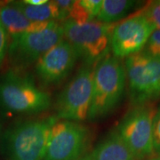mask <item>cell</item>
Returning a JSON list of instances; mask_svg holds the SVG:
<instances>
[{
    "mask_svg": "<svg viewBox=\"0 0 160 160\" xmlns=\"http://www.w3.org/2000/svg\"><path fill=\"white\" fill-rule=\"evenodd\" d=\"M56 116L19 121L1 136V153L6 160H44Z\"/></svg>",
    "mask_w": 160,
    "mask_h": 160,
    "instance_id": "1",
    "label": "cell"
},
{
    "mask_svg": "<svg viewBox=\"0 0 160 160\" xmlns=\"http://www.w3.org/2000/svg\"><path fill=\"white\" fill-rule=\"evenodd\" d=\"M78 59L73 46L63 39L36 62V75L45 86L57 85L69 75Z\"/></svg>",
    "mask_w": 160,
    "mask_h": 160,
    "instance_id": "11",
    "label": "cell"
},
{
    "mask_svg": "<svg viewBox=\"0 0 160 160\" xmlns=\"http://www.w3.org/2000/svg\"><path fill=\"white\" fill-rule=\"evenodd\" d=\"M9 57L18 68H24L36 63L46 52L63 40L62 25L52 22L46 29L18 35L11 38Z\"/></svg>",
    "mask_w": 160,
    "mask_h": 160,
    "instance_id": "9",
    "label": "cell"
},
{
    "mask_svg": "<svg viewBox=\"0 0 160 160\" xmlns=\"http://www.w3.org/2000/svg\"><path fill=\"white\" fill-rule=\"evenodd\" d=\"M90 141L88 127L78 122L58 120L50 132L44 160H78Z\"/></svg>",
    "mask_w": 160,
    "mask_h": 160,
    "instance_id": "8",
    "label": "cell"
},
{
    "mask_svg": "<svg viewBox=\"0 0 160 160\" xmlns=\"http://www.w3.org/2000/svg\"><path fill=\"white\" fill-rule=\"evenodd\" d=\"M135 5L136 2L131 0H103L96 21L108 24H115V22L126 17Z\"/></svg>",
    "mask_w": 160,
    "mask_h": 160,
    "instance_id": "15",
    "label": "cell"
},
{
    "mask_svg": "<svg viewBox=\"0 0 160 160\" xmlns=\"http://www.w3.org/2000/svg\"><path fill=\"white\" fill-rule=\"evenodd\" d=\"M154 30L153 25L141 10L122 20L115 26L111 35L114 57L120 59L140 52Z\"/></svg>",
    "mask_w": 160,
    "mask_h": 160,
    "instance_id": "10",
    "label": "cell"
},
{
    "mask_svg": "<svg viewBox=\"0 0 160 160\" xmlns=\"http://www.w3.org/2000/svg\"><path fill=\"white\" fill-rule=\"evenodd\" d=\"M145 52L152 57L160 59V30H154L145 46Z\"/></svg>",
    "mask_w": 160,
    "mask_h": 160,
    "instance_id": "17",
    "label": "cell"
},
{
    "mask_svg": "<svg viewBox=\"0 0 160 160\" xmlns=\"http://www.w3.org/2000/svg\"><path fill=\"white\" fill-rule=\"evenodd\" d=\"M0 22L11 38L18 35L39 31L47 28L52 22H31L13 5L12 1H0Z\"/></svg>",
    "mask_w": 160,
    "mask_h": 160,
    "instance_id": "12",
    "label": "cell"
},
{
    "mask_svg": "<svg viewBox=\"0 0 160 160\" xmlns=\"http://www.w3.org/2000/svg\"><path fill=\"white\" fill-rule=\"evenodd\" d=\"M79 2L91 20L97 17L103 3L102 0H79Z\"/></svg>",
    "mask_w": 160,
    "mask_h": 160,
    "instance_id": "18",
    "label": "cell"
},
{
    "mask_svg": "<svg viewBox=\"0 0 160 160\" xmlns=\"http://www.w3.org/2000/svg\"><path fill=\"white\" fill-rule=\"evenodd\" d=\"M78 160H93L92 159V154H87V155H85V156H83L81 158H79Z\"/></svg>",
    "mask_w": 160,
    "mask_h": 160,
    "instance_id": "22",
    "label": "cell"
},
{
    "mask_svg": "<svg viewBox=\"0 0 160 160\" xmlns=\"http://www.w3.org/2000/svg\"><path fill=\"white\" fill-rule=\"evenodd\" d=\"M51 106V97L27 75L9 70L0 80V108L11 114H38Z\"/></svg>",
    "mask_w": 160,
    "mask_h": 160,
    "instance_id": "3",
    "label": "cell"
},
{
    "mask_svg": "<svg viewBox=\"0 0 160 160\" xmlns=\"http://www.w3.org/2000/svg\"><path fill=\"white\" fill-rule=\"evenodd\" d=\"M8 49V34L0 22V64L6 56Z\"/></svg>",
    "mask_w": 160,
    "mask_h": 160,
    "instance_id": "20",
    "label": "cell"
},
{
    "mask_svg": "<svg viewBox=\"0 0 160 160\" xmlns=\"http://www.w3.org/2000/svg\"><path fill=\"white\" fill-rule=\"evenodd\" d=\"M126 81V68L120 59L107 56L95 65L92 97L88 118H103L121 102Z\"/></svg>",
    "mask_w": 160,
    "mask_h": 160,
    "instance_id": "2",
    "label": "cell"
},
{
    "mask_svg": "<svg viewBox=\"0 0 160 160\" xmlns=\"http://www.w3.org/2000/svg\"><path fill=\"white\" fill-rule=\"evenodd\" d=\"M91 154L93 160H136L117 130L99 143Z\"/></svg>",
    "mask_w": 160,
    "mask_h": 160,
    "instance_id": "13",
    "label": "cell"
},
{
    "mask_svg": "<svg viewBox=\"0 0 160 160\" xmlns=\"http://www.w3.org/2000/svg\"><path fill=\"white\" fill-rule=\"evenodd\" d=\"M63 38L73 46L85 64L96 65L107 57L111 47V35L116 24L90 21L78 23L68 20L62 24Z\"/></svg>",
    "mask_w": 160,
    "mask_h": 160,
    "instance_id": "4",
    "label": "cell"
},
{
    "mask_svg": "<svg viewBox=\"0 0 160 160\" xmlns=\"http://www.w3.org/2000/svg\"><path fill=\"white\" fill-rule=\"evenodd\" d=\"M153 146L154 150L160 152V108L156 111L153 120Z\"/></svg>",
    "mask_w": 160,
    "mask_h": 160,
    "instance_id": "19",
    "label": "cell"
},
{
    "mask_svg": "<svg viewBox=\"0 0 160 160\" xmlns=\"http://www.w3.org/2000/svg\"><path fill=\"white\" fill-rule=\"evenodd\" d=\"M13 5L31 22H48L66 21L63 12L54 1H48L42 6H30L24 1H12Z\"/></svg>",
    "mask_w": 160,
    "mask_h": 160,
    "instance_id": "14",
    "label": "cell"
},
{
    "mask_svg": "<svg viewBox=\"0 0 160 160\" xmlns=\"http://www.w3.org/2000/svg\"><path fill=\"white\" fill-rule=\"evenodd\" d=\"M141 11L153 25L155 29L160 30V1L149 2Z\"/></svg>",
    "mask_w": 160,
    "mask_h": 160,
    "instance_id": "16",
    "label": "cell"
},
{
    "mask_svg": "<svg viewBox=\"0 0 160 160\" xmlns=\"http://www.w3.org/2000/svg\"><path fill=\"white\" fill-rule=\"evenodd\" d=\"M24 2L30 6H42L48 2V0H24Z\"/></svg>",
    "mask_w": 160,
    "mask_h": 160,
    "instance_id": "21",
    "label": "cell"
},
{
    "mask_svg": "<svg viewBox=\"0 0 160 160\" xmlns=\"http://www.w3.org/2000/svg\"><path fill=\"white\" fill-rule=\"evenodd\" d=\"M95 65L85 64L63 88L55 104L58 119L82 122L88 118Z\"/></svg>",
    "mask_w": 160,
    "mask_h": 160,
    "instance_id": "5",
    "label": "cell"
},
{
    "mask_svg": "<svg viewBox=\"0 0 160 160\" xmlns=\"http://www.w3.org/2000/svg\"><path fill=\"white\" fill-rule=\"evenodd\" d=\"M0 134H1V124H0ZM0 140H1V137H0Z\"/></svg>",
    "mask_w": 160,
    "mask_h": 160,
    "instance_id": "24",
    "label": "cell"
},
{
    "mask_svg": "<svg viewBox=\"0 0 160 160\" xmlns=\"http://www.w3.org/2000/svg\"><path fill=\"white\" fill-rule=\"evenodd\" d=\"M149 160H160V155L158 156H157V157H154V158H150Z\"/></svg>",
    "mask_w": 160,
    "mask_h": 160,
    "instance_id": "23",
    "label": "cell"
},
{
    "mask_svg": "<svg viewBox=\"0 0 160 160\" xmlns=\"http://www.w3.org/2000/svg\"><path fill=\"white\" fill-rule=\"evenodd\" d=\"M125 68L133 104L144 105L159 96L160 59L140 52L126 58Z\"/></svg>",
    "mask_w": 160,
    "mask_h": 160,
    "instance_id": "6",
    "label": "cell"
},
{
    "mask_svg": "<svg viewBox=\"0 0 160 160\" xmlns=\"http://www.w3.org/2000/svg\"><path fill=\"white\" fill-rule=\"evenodd\" d=\"M156 111L147 104L136 106L124 117L117 129L136 160L144 159L154 153L153 120Z\"/></svg>",
    "mask_w": 160,
    "mask_h": 160,
    "instance_id": "7",
    "label": "cell"
}]
</instances>
